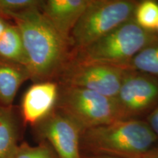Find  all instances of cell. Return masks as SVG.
<instances>
[{
	"label": "cell",
	"instance_id": "6da1fadb",
	"mask_svg": "<svg viewBox=\"0 0 158 158\" xmlns=\"http://www.w3.org/2000/svg\"><path fill=\"white\" fill-rule=\"evenodd\" d=\"M40 8H33L12 20L19 28L27 58V70L33 83L56 81L73 57L70 41L57 32L43 16Z\"/></svg>",
	"mask_w": 158,
	"mask_h": 158
},
{
	"label": "cell",
	"instance_id": "7a4b0ae2",
	"mask_svg": "<svg viewBox=\"0 0 158 158\" xmlns=\"http://www.w3.org/2000/svg\"><path fill=\"white\" fill-rule=\"evenodd\" d=\"M158 146V138L146 120L122 119L84 130L81 149L86 155L143 158Z\"/></svg>",
	"mask_w": 158,
	"mask_h": 158
},
{
	"label": "cell",
	"instance_id": "3957f363",
	"mask_svg": "<svg viewBox=\"0 0 158 158\" xmlns=\"http://www.w3.org/2000/svg\"><path fill=\"white\" fill-rule=\"evenodd\" d=\"M157 40L155 31L142 29L132 19L74 53L70 62L114 65L127 70L130 61Z\"/></svg>",
	"mask_w": 158,
	"mask_h": 158
},
{
	"label": "cell",
	"instance_id": "277c9868",
	"mask_svg": "<svg viewBox=\"0 0 158 158\" xmlns=\"http://www.w3.org/2000/svg\"><path fill=\"white\" fill-rule=\"evenodd\" d=\"M137 4L133 0H89L71 33L73 55L133 19Z\"/></svg>",
	"mask_w": 158,
	"mask_h": 158
},
{
	"label": "cell",
	"instance_id": "5b68a950",
	"mask_svg": "<svg viewBox=\"0 0 158 158\" xmlns=\"http://www.w3.org/2000/svg\"><path fill=\"white\" fill-rule=\"evenodd\" d=\"M59 86L56 108L74 120L83 132L97 126L125 119L116 98L75 86Z\"/></svg>",
	"mask_w": 158,
	"mask_h": 158
},
{
	"label": "cell",
	"instance_id": "8992f818",
	"mask_svg": "<svg viewBox=\"0 0 158 158\" xmlns=\"http://www.w3.org/2000/svg\"><path fill=\"white\" fill-rule=\"evenodd\" d=\"M127 70L114 65L69 62L56 82L116 98Z\"/></svg>",
	"mask_w": 158,
	"mask_h": 158
},
{
	"label": "cell",
	"instance_id": "52a82bcc",
	"mask_svg": "<svg viewBox=\"0 0 158 158\" xmlns=\"http://www.w3.org/2000/svg\"><path fill=\"white\" fill-rule=\"evenodd\" d=\"M116 99L125 119L147 117L158 106V79L127 70Z\"/></svg>",
	"mask_w": 158,
	"mask_h": 158
},
{
	"label": "cell",
	"instance_id": "ba28073f",
	"mask_svg": "<svg viewBox=\"0 0 158 158\" xmlns=\"http://www.w3.org/2000/svg\"><path fill=\"white\" fill-rule=\"evenodd\" d=\"M32 128L38 141L50 144L58 158H82L81 138L83 130L62 110L55 108Z\"/></svg>",
	"mask_w": 158,
	"mask_h": 158
},
{
	"label": "cell",
	"instance_id": "9c48e42d",
	"mask_svg": "<svg viewBox=\"0 0 158 158\" xmlns=\"http://www.w3.org/2000/svg\"><path fill=\"white\" fill-rule=\"evenodd\" d=\"M59 90L58 83L52 81L34 83L27 89L19 107L25 125L33 127L55 109Z\"/></svg>",
	"mask_w": 158,
	"mask_h": 158
},
{
	"label": "cell",
	"instance_id": "30bf717a",
	"mask_svg": "<svg viewBox=\"0 0 158 158\" xmlns=\"http://www.w3.org/2000/svg\"><path fill=\"white\" fill-rule=\"evenodd\" d=\"M89 2V0H46L40 10L57 32L71 42V33Z\"/></svg>",
	"mask_w": 158,
	"mask_h": 158
},
{
	"label": "cell",
	"instance_id": "8fae6325",
	"mask_svg": "<svg viewBox=\"0 0 158 158\" xmlns=\"http://www.w3.org/2000/svg\"><path fill=\"white\" fill-rule=\"evenodd\" d=\"M25 124L19 107L0 106V158H12L21 143Z\"/></svg>",
	"mask_w": 158,
	"mask_h": 158
},
{
	"label": "cell",
	"instance_id": "7c38bea8",
	"mask_svg": "<svg viewBox=\"0 0 158 158\" xmlns=\"http://www.w3.org/2000/svg\"><path fill=\"white\" fill-rule=\"evenodd\" d=\"M30 76L27 68L0 59V106L13 105L20 87Z\"/></svg>",
	"mask_w": 158,
	"mask_h": 158
},
{
	"label": "cell",
	"instance_id": "4fadbf2b",
	"mask_svg": "<svg viewBox=\"0 0 158 158\" xmlns=\"http://www.w3.org/2000/svg\"><path fill=\"white\" fill-rule=\"evenodd\" d=\"M0 59L27 68V58L23 40L17 26L9 22L0 37Z\"/></svg>",
	"mask_w": 158,
	"mask_h": 158
},
{
	"label": "cell",
	"instance_id": "5bb4252c",
	"mask_svg": "<svg viewBox=\"0 0 158 158\" xmlns=\"http://www.w3.org/2000/svg\"><path fill=\"white\" fill-rule=\"evenodd\" d=\"M127 70L143 73L158 79V40L140 51L128 63Z\"/></svg>",
	"mask_w": 158,
	"mask_h": 158
},
{
	"label": "cell",
	"instance_id": "9a60e30c",
	"mask_svg": "<svg viewBox=\"0 0 158 158\" xmlns=\"http://www.w3.org/2000/svg\"><path fill=\"white\" fill-rule=\"evenodd\" d=\"M133 20L142 29L155 31L158 25L157 2L155 0L138 2L134 11Z\"/></svg>",
	"mask_w": 158,
	"mask_h": 158
},
{
	"label": "cell",
	"instance_id": "2e32d148",
	"mask_svg": "<svg viewBox=\"0 0 158 158\" xmlns=\"http://www.w3.org/2000/svg\"><path fill=\"white\" fill-rule=\"evenodd\" d=\"M40 0H0V19L12 21L15 15L33 8H40Z\"/></svg>",
	"mask_w": 158,
	"mask_h": 158
},
{
	"label": "cell",
	"instance_id": "e0dca14e",
	"mask_svg": "<svg viewBox=\"0 0 158 158\" xmlns=\"http://www.w3.org/2000/svg\"><path fill=\"white\" fill-rule=\"evenodd\" d=\"M12 158H58L54 150L46 141H39L36 146L21 142Z\"/></svg>",
	"mask_w": 158,
	"mask_h": 158
},
{
	"label": "cell",
	"instance_id": "ac0fdd59",
	"mask_svg": "<svg viewBox=\"0 0 158 158\" xmlns=\"http://www.w3.org/2000/svg\"><path fill=\"white\" fill-rule=\"evenodd\" d=\"M145 120L158 138V106L146 117Z\"/></svg>",
	"mask_w": 158,
	"mask_h": 158
},
{
	"label": "cell",
	"instance_id": "d6986e66",
	"mask_svg": "<svg viewBox=\"0 0 158 158\" xmlns=\"http://www.w3.org/2000/svg\"><path fill=\"white\" fill-rule=\"evenodd\" d=\"M9 22H10V21L3 19H0V37L2 35L3 32L5 31L6 27H7Z\"/></svg>",
	"mask_w": 158,
	"mask_h": 158
},
{
	"label": "cell",
	"instance_id": "ffe728a7",
	"mask_svg": "<svg viewBox=\"0 0 158 158\" xmlns=\"http://www.w3.org/2000/svg\"><path fill=\"white\" fill-rule=\"evenodd\" d=\"M143 158H158V146L147 153Z\"/></svg>",
	"mask_w": 158,
	"mask_h": 158
},
{
	"label": "cell",
	"instance_id": "44dd1931",
	"mask_svg": "<svg viewBox=\"0 0 158 158\" xmlns=\"http://www.w3.org/2000/svg\"><path fill=\"white\" fill-rule=\"evenodd\" d=\"M82 158H118L103 155H82Z\"/></svg>",
	"mask_w": 158,
	"mask_h": 158
},
{
	"label": "cell",
	"instance_id": "7402d4cb",
	"mask_svg": "<svg viewBox=\"0 0 158 158\" xmlns=\"http://www.w3.org/2000/svg\"><path fill=\"white\" fill-rule=\"evenodd\" d=\"M156 33H157V34L158 35V25H157V29H156Z\"/></svg>",
	"mask_w": 158,
	"mask_h": 158
}]
</instances>
